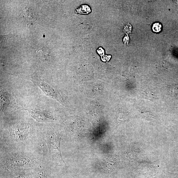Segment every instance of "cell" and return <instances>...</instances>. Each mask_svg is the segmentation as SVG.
Returning a JSON list of instances; mask_svg holds the SVG:
<instances>
[{
	"mask_svg": "<svg viewBox=\"0 0 178 178\" xmlns=\"http://www.w3.org/2000/svg\"><path fill=\"white\" fill-rule=\"evenodd\" d=\"M43 139L49 149L51 160L59 165H66L62 158L61 150V136L52 130H48L44 134Z\"/></svg>",
	"mask_w": 178,
	"mask_h": 178,
	"instance_id": "cell-1",
	"label": "cell"
},
{
	"mask_svg": "<svg viewBox=\"0 0 178 178\" xmlns=\"http://www.w3.org/2000/svg\"><path fill=\"white\" fill-rule=\"evenodd\" d=\"M35 161L33 158L24 155L11 154L4 159L2 165L7 170L19 169L31 167Z\"/></svg>",
	"mask_w": 178,
	"mask_h": 178,
	"instance_id": "cell-2",
	"label": "cell"
},
{
	"mask_svg": "<svg viewBox=\"0 0 178 178\" xmlns=\"http://www.w3.org/2000/svg\"><path fill=\"white\" fill-rule=\"evenodd\" d=\"M31 127L28 123H22L13 127L10 136L14 141L22 142L27 140L31 135Z\"/></svg>",
	"mask_w": 178,
	"mask_h": 178,
	"instance_id": "cell-3",
	"label": "cell"
},
{
	"mask_svg": "<svg viewBox=\"0 0 178 178\" xmlns=\"http://www.w3.org/2000/svg\"><path fill=\"white\" fill-rule=\"evenodd\" d=\"M31 116L39 122H52L54 118L52 115L47 112L38 110H30Z\"/></svg>",
	"mask_w": 178,
	"mask_h": 178,
	"instance_id": "cell-4",
	"label": "cell"
},
{
	"mask_svg": "<svg viewBox=\"0 0 178 178\" xmlns=\"http://www.w3.org/2000/svg\"><path fill=\"white\" fill-rule=\"evenodd\" d=\"M38 85L39 87L46 95L57 100H59L58 94L52 85L43 82H39Z\"/></svg>",
	"mask_w": 178,
	"mask_h": 178,
	"instance_id": "cell-5",
	"label": "cell"
},
{
	"mask_svg": "<svg viewBox=\"0 0 178 178\" xmlns=\"http://www.w3.org/2000/svg\"><path fill=\"white\" fill-rule=\"evenodd\" d=\"M37 55L38 58L44 62H50L52 60V52L49 48L42 47L37 51Z\"/></svg>",
	"mask_w": 178,
	"mask_h": 178,
	"instance_id": "cell-6",
	"label": "cell"
},
{
	"mask_svg": "<svg viewBox=\"0 0 178 178\" xmlns=\"http://www.w3.org/2000/svg\"><path fill=\"white\" fill-rule=\"evenodd\" d=\"M1 110L4 111L10 103V100L8 94L5 93H1Z\"/></svg>",
	"mask_w": 178,
	"mask_h": 178,
	"instance_id": "cell-7",
	"label": "cell"
},
{
	"mask_svg": "<svg viewBox=\"0 0 178 178\" xmlns=\"http://www.w3.org/2000/svg\"><path fill=\"white\" fill-rule=\"evenodd\" d=\"M24 19L25 22L28 23L33 22L35 20L33 13L29 9H25L24 13Z\"/></svg>",
	"mask_w": 178,
	"mask_h": 178,
	"instance_id": "cell-8",
	"label": "cell"
},
{
	"mask_svg": "<svg viewBox=\"0 0 178 178\" xmlns=\"http://www.w3.org/2000/svg\"><path fill=\"white\" fill-rule=\"evenodd\" d=\"M76 11L78 13L82 14H88L91 12V8L87 5H82L79 8L76 9Z\"/></svg>",
	"mask_w": 178,
	"mask_h": 178,
	"instance_id": "cell-9",
	"label": "cell"
},
{
	"mask_svg": "<svg viewBox=\"0 0 178 178\" xmlns=\"http://www.w3.org/2000/svg\"><path fill=\"white\" fill-rule=\"evenodd\" d=\"M162 26L159 23H154L152 27V29L153 32L158 33L161 31Z\"/></svg>",
	"mask_w": 178,
	"mask_h": 178,
	"instance_id": "cell-10",
	"label": "cell"
},
{
	"mask_svg": "<svg viewBox=\"0 0 178 178\" xmlns=\"http://www.w3.org/2000/svg\"><path fill=\"white\" fill-rule=\"evenodd\" d=\"M110 55H105L102 57V59L104 61H108L110 59Z\"/></svg>",
	"mask_w": 178,
	"mask_h": 178,
	"instance_id": "cell-11",
	"label": "cell"
},
{
	"mask_svg": "<svg viewBox=\"0 0 178 178\" xmlns=\"http://www.w3.org/2000/svg\"><path fill=\"white\" fill-rule=\"evenodd\" d=\"M97 52L98 54L100 55L101 56H103L104 55V50L103 49V48L100 47L98 48V49L97 50Z\"/></svg>",
	"mask_w": 178,
	"mask_h": 178,
	"instance_id": "cell-12",
	"label": "cell"
},
{
	"mask_svg": "<svg viewBox=\"0 0 178 178\" xmlns=\"http://www.w3.org/2000/svg\"><path fill=\"white\" fill-rule=\"evenodd\" d=\"M12 178H27L24 174H20V175H17L15 177Z\"/></svg>",
	"mask_w": 178,
	"mask_h": 178,
	"instance_id": "cell-13",
	"label": "cell"
}]
</instances>
